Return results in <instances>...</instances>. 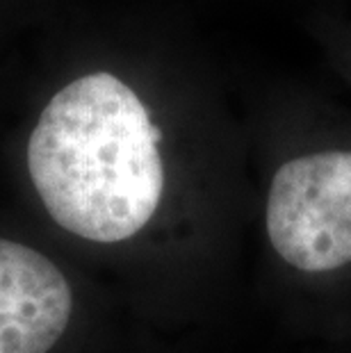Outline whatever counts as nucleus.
<instances>
[{
    "label": "nucleus",
    "instance_id": "obj_1",
    "mask_svg": "<svg viewBox=\"0 0 351 353\" xmlns=\"http://www.w3.org/2000/svg\"><path fill=\"white\" fill-rule=\"evenodd\" d=\"M158 141L139 96L112 73H92L41 112L28 144L30 178L57 226L89 242H123L160 205Z\"/></svg>",
    "mask_w": 351,
    "mask_h": 353
},
{
    "label": "nucleus",
    "instance_id": "obj_2",
    "mask_svg": "<svg viewBox=\"0 0 351 353\" xmlns=\"http://www.w3.org/2000/svg\"><path fill=\"white\" fill-rule=\"evenodd\" d=\"M267 232L276 253L301 272L351 262V153L326 151L285 162L272 180Z\"/></svg>",
    "mask_w": 351,
    "mask_h": 353
},
{
    "label": "nucleus",
    "instance_id": "obj_3",
    "mask_svg": "<svg viewBox=\"0 0 351 353\" xmlns=\"http://www.w3.org/2000/svg\"><path fill=\"white\" fill-rule=\"evenodd\" d=\"M71 307L69 283L46 255L0 239V353H48Z\"/></svg>",
    "mask_w": 351,
    "mask_h": 353
}]
</instances>
